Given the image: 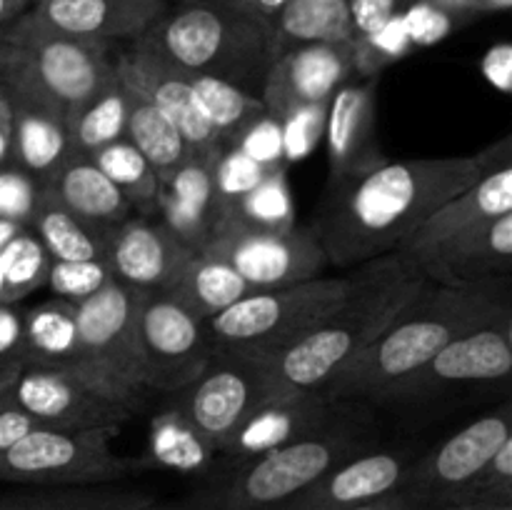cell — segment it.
<instances>
[{"instance_id": "7dc6e473", "label": "cell", "mask_w": 512, "mask_h": 510, "mask_svg": "<svg viewBox=\"0 0 512 510\" xmlns=\"http://www.w3.org/2000/svg\"><path fill=\"white\" fill-rule=\"evenodd\" d=\"M0 365H23V310L0 303Z\"/></svg>"}, {"instance_id": "f546056e", "label": "cell", "mask_w": 512, "mask_h": 510, "mask_svg": "<svg viewBox=\"0 0 512 510\" xmlns=\"http://www.w3.org/2000/svg\"><path fill=\"white\" fill-rule=\"evenodd\" d=\"M248 293H253V288L230 265L205 253L195 255L178 278V283L168 290L170 298L178 300L185 310H190L203 323L223 313L225 308L238 303Z\"/></svg>"}, {"instance_id": "d6a6232c", "label": "cell", "mask_w": 512, "mask_h": 510, "mask_svg": "<svg viewBox=\"0 0 512 510\" xmlns=\"http://www.w3.org/2000/svg\"><path fill=\"white\" fill-rule=\"evenodd\" d=\"M30 230L50 260H95L105 258V240L98 233L80 223L60 200L43 185L38 213H35Z\"/></svg>"}, {"instance_id": "11a10c76", "label": "cell", "mask_w": 512, "mask_h": 510, "mask_svg": "<svg viewBox=\"0 0 512 510\" xmlns=\"http://www.w3.org/2000/svg\"><path fill=\"white\" fill-rule=\"evenodd\" d=\"M30 8V0H0V25L13 23Z\"/></svg>"}, {"instance_id": "d6986e66", "label": "cell", "mask_w": 512, "mask_h": 510, "mask_svg": "<svg viewBox=\"0 0 512 510\" xmlns=\"http://www.w3.org/2000/svg\"><path fill=\"white\" fill-rule=\"evenodd\" d=\"M428 283L473 285L510 278L512 270V213L480 223L438 245L405 255Z\"/></svg>"}, {"instance_id": "6f0895ef", "label": "cell", "mask_w": 512, "mask_h": 510, "mask_svg": "<svg viewBox=\"0 0 512 510\" xmlns=\"http://www.w3.org/2000/svg\"><path fill=\"white\" fill-rule=\"evenodd\" d=\"M20 230H25L23 225H18V223H8V220H0V250H3L5 245H8L10 240H13L15 235L20 233Z\"/></svg>"}, {"instance_id": "1f68e13d", "label": "cell", "mask_w": 512, "mask_h": 510, "mask_svg": "<svg viewBox=\"0 0 512 510\" xmlns=\"http://www.w3.org/2000/svg\"><path fill=\"white\" fill-rule=\"evenodd\" d=\"M215 450L195 433L193 425L178 413L175 405L160 410L150 423L148 460L150 468H168L178 473H203L213 465Z\"/></svg>"}, {"instance_id": "ee69618b", "label": "cell", "mask_w": 512, "mask_h": 510, "mask_svg": "<svg viewBox=\"0 0 512 510\" xmlns=\"http://www.w3.org/2000/svg\"><path fill=\"white\" fill-rule=\"evenodd\" d=\"M235 148L243 150L255 163L268 165V168H285L283 155V125L273 115H260L235 143Z\"/></svg>"}, {"instance_id": "83f0119b", "label": "cell", "mask_w": 512, "mask_h": 510, "mask_svg": "<svg viewBox=\"0 0 512 510\" xmlns=\"http://www.w3.org/2000/svg\"><path fill=\"white\" fill-rule=\"evenodd\" d=\"M273 58L300 45H348L355 35L348 0H288L268 28Z\"/></svg>"}, {"instance_id": "60d3db41", "label": "cell", "mask_w": 512, "mask_h": 510, "mask_svg": "<svg viewBox=\"0 0 512 510\" xmlns=\"http://www.w3.org/2000/svg\"><path fill=\"white\" fill-rule=\"evenodd\" d=\"M113 273L105 258L95 260H50L48 275H45V288L53 293V298L65 303H83L90 295L110 283Z\"/></svg>"}, {"instance_id": "816d5d0a", "label": "cell", "mask_w": 512, "mask_h": 510, "mask_svg": "<svg viewBox=\"0 0 512 510\" xmlns=\"http://www.w3.org/2000/svg\"><path fill=\"white\" fill-rule=\"evenodd\" d=\"M13 163V113L8 93L0 85V168Z\"/></svg>"}, {"instance_id": "b9f144b4", "label": "cell", "mask_w": 512, "mask_h": 510, "mask_svg": "<svg viewBox=\"0 0 512 510\" xmlns=\"http://www.w3.org/2000/svg\"><path fill=\"white\" fill-rule=\"evenodd\" d=\"M40 195H43V185L33 175L13 163L0 168V220L30 228L38 213Z\"/></svg>"}, {"instance_id": "bcb514c9", "label": "cell", "mask_w": 512, "mask_h": 510, "mask_svg": "<svg viewBox=\"0 0 512 510\" xmlns=\"http://www.w3.org/2000/svg\"><path fill=\"white\" fill-rule=\"evenodd\" d=\"M355 35H370L403 10V0H348Z\"/></svg>"}, {"instance_id": "44dd1931", "label": "cell", "mask_w": 512, "mask_h": 510, "mask_svg": "<svg viewBox=\"0 0 512 510\" xmlns=\"http://www.w3.org/2000/svg\"><path fill=\"white\" fill-rule=\"evenodd\" d=\"M375 90L378 75L345 80L325 110V143H328L330 183L358 178L385 163L375 135Z\"/></svg>"}, {"instance_id": "f1b7e54d", "label": "cell", "mask_w": 512, "mask_h": 510, "mask_svg": "<svg viewBox=\"0 0 512 510\" xmlns=\"http://www.w3.org/2000/svg\"><path fill=\"white\" fill-rule=\"evenodd\" d=\"M120 80V78H118ZM123 83V80H120ZM128 93V123H125V138L140 150L150 168L155 170L160 183L170 178L183 163L193 158L195 150L185 143L180 130L150 103L145 95L125 85Z\"/></svg>"}, {"instance_id": "5b68a950", "label": "cell", "mask_w": 512, "mask_h": 510, "mask_svg": "<svg viewBox=\"0 0 512 510\" xmlns=\"http://www.w3.org/2000/svg\"><path fill=\"white\" fill-rule=\"evenodd\" d=\"M143 38L185 73L258 88V98L275 60L268 30L228 0H175Z\"/></svg>"}, {"instance_id": "30bf717a", "label": "cell", "mask_w": 512, "mask_h": 510, "mask_svg": "<svg viewBox=\"0 0 512 510\" xmlns=\"http://www.w3.org/2000/svg\"><path fill=\"white\" fill-rule=\"evenodd\" d=\"M512 370V318L463 333L440 348L428 363L378 395V403L420 405L458 390L505 380Z\"/></svg>"}, {"instance_id": "484cf974", "label": "cell", "mask_w": 512, "mask_h": 510, "mask_svg": "<svg viewBox=\"0 0 512 510\" xmlns=\"http://www.w3.org/2000/svg\"><path fill=\"white\" fill-rule=\"evenodd\" d=\"M45 188L103 240L115 225L135 215L128 198L105 178L93 160L83 155H73Z\"/></svg>"}, {"instance_id": "4316f807", "label": "cell", "mask_w": 512, "mask_h": 510, "mask_svg": "<svg viewBox=\"0 0 512 510\" xmlns=\"http://www.w3.org/2000/svg\"><path fill=\"white\" fill-rule=\"evenodd\" d=\"M8 100L13 113V165L33 175L40 185H48L73 158L68 125L43 105L13 95Z\"/></svg>"}, {"instance_id": "db71d44e", "label": "cell", "mask_w": 512, "mask_h": 510, "mask_svg": "<svg viewBox=\"0 0 512 510\" xmlns=\"http://www.w3.org/2000/svg\"><path fill=\"white\" fill-rule=\"evenodd\" d=\"M438 8H443L445 13L455 15H473V13H485L483 0H433Z\"/></svg>"}, {"instance_id": "52a82bcc", "label": "cell", "mask_w": 512, "mask_h": 510, "mask_svg": "<svg viewBox=\"0 0 512 510\" xmlns=\"http://www.w3.org/2000/svg\"><path fill=\"white\" fill-rule=\"evenodd\" d=\"M375 448V435L350 418H338L315 433L238 465L213 493L215 510H275L323 478L328 470Z\"/></svg>"}, {"instance_id": "9a60e30c", "label": "cell", "mask_w": 512, "mask_h": 510, "mask_svg": "<svg viewBox=\"0 0 512 510\" xmlns=\"http://www.w3.org/2000/svg\"><path fill=\"white\" fill-rule=\"evenodd\" d=\"M510 425L508 405L470 420L433 450L418 455L400 490L423 510H440L445 500L460 485L468 483L498 453L505 440L512 438Z\"/></svg>"}, {"instance_id": "8fae6325", "label": "cell", "mask_w": 512, "mask_h": 510, "mask_svg": "<svg viewBox=\"0 0 512 510\" xmlns=\"http://www.w3.org/2000/svg\"><path fill=\"white\" fill-rule=\"evenodd\" d=\"M138 290L110 280L105 288L75 305L80 348L95 378L113 393L140 403L145 368L138 345Z\"/></svg>"}, {"instance_id": "4fadbf2b", "label": "cell", "mask_w": 512, "mask_h": 510, "mask_svg": "<svg viewBox=\"0 0 512 510\" xmlns=\"http://www.w3.org/2000/svg\"><path fill=\"white\" fill-rule=\"evenodd\" d=\"M138 345L145 385L170 395L193 383L215 353L208 325L168 293L140 295Z\"/></svg>"}, {"instance_id": "7c38bea8", "label": "cell", "mask_w": 512, "mask_h": 510, "mask_svg": "<svg viewBox=\"0 0 512 510\" xmlns=\"http://www.w3.org/2000/svg\"><path fill=\"white\" fill-rule=\"evenodd\" d=\"M173 395L178 413L215 453H223L240 425L273 400L263 360L233 353H213L203 373Z\"/></svg>"}, {"instance_id": "e0dca14e", "label": "cell", "mask_w": 512, "mask_h": 510, "mask_svg": "<svg viewBox=\"0 0 512 510\" xmlns=\"http://www.w3.org/2000/svg\"><path fill=\"white\" fill-rule=\"evenodd\" d=\"M355 75L353 43L300 45L280 53L268 68L260 100L273 118L283 120L305 105H325Z\"/></svg>"}, {"instance_id": "3957f363", "label": "cell", "mask_w": 512, "mask_h": 510, "mask_svg": "<svg viewBox=\"0 0 512 510\" xmlns=\"http://www.w3.org/2000/svg\"><path fill=\"white\" fill-rule=\"evenodd\" d=\"M505 318H512L510 278L458 288L425 283L323 395L340 403L375 400L455 338Z\"/></svg>"}, {"instance_id": "2e32d148", "label": "cell", "mask_w": 512, "mask_h": 510, "mask_svg": "<svg viewBox=\"0 0 512 510\" xmlns=\"http://www.w3.org/2000/svg\"><path fill=\"white\" fill-rule=\"evenodd\" d=\"M113 70L125 85L150 100L185 138L195 153L223 150L208 113L193 90L190 75L170 63L140 35L128 48L113 50Z\"/></svg>"}, {"instance_id": "ba28073f", "label": "cell", "mask_w": 512, "mask_h": 510, "mask_svg": "<svg viewBox=\"0 0 512 510\" xmlns=\"http://www.w3.org/2000/svg\"><path fill=\"white\" fill-rule=\"evenodd\" d=\"M120 425L35 428L0 450V480L43 488L108 485L148 470L145 458H125L110 448Z\"/></svg>"}, {"instance_id": "94428289", "label": "cell", "mask_w": 512, "mask_h": 510, "mask_svg": "<svg viewBox=\"0 0 512 510\" xmlns=\"http://www.w3.org/2000/svg\"><path fill=\"white\" fill-rule=\"evenodd\" d=\"M485 3V10H505L510 8L512 0H483Z\"/></svg>"}, {"instance_id": "6da1fadb", "label": "cell", "mask_w": 512, "mask_h": 510, "mask_svg": "<svg viewBox=\"0 0 512 510\" xmlns=\"http://www.w3.org/2000/svg\"><path fill=\"white\" fill-rule=\"evenodd\" d=\"M505 163H512L510 135L473 155L385 160L358 178L328 183L313 225L325 258L358 268L400 253L433 210Z\"/></svg>"}, {"instance_id": "f5cc1de1", "label": "cell", "mask_w": 512, "mask_h": 510, "mask_svg": "<svg viewBox=\"0 0 512 510\" xmlns=\"http://www.w3.org/2000/svg\"><path fill=\"white\" fill-rule=\"evenodd\" d=\"M348 510H423L413 498L403 493V490H395V493L383 495L378 500H370V503L358 505V508H348Z\"/></svg>"}, {"instance_id": "680465c9", "label": "cell", "mask_w": 512, "mask_h": 510, "mask_svg": "<svg viewBox=\"0 0 512 510\" xmlns=\"http://www.w3.org/2000/svg\"><path fill=\"white\" fill-rule=\"evenodd\" d=\"M125 510H215L213 505H203V508H173V505H155L153 500H143V503L138 505H130V508Z\"/></svg>"}, {"instance_id": "8992f818", "label": "cell", "mask_w": 512, "mask_h": 510, "mask_svg": "<svg viewBox=\"0 0 512 510\" xmlns=\"http://www.w3.org/2000/svg\"><path fill=\"white\" fill-rule=\"evenodd\" d=\"M350 288L353 270L345 275H315L283 288L253 290L205 320L213 350L258 360L273 358L343 303Z\"/></svg>"}, {"instance_id": "e575fe53", "label": "cell", "mask_w": 512, "mask_h": 510, "mask_svg": "<svg viewBox=\"0 0 512 510\" xmlns=\"http://www.w3.org/2000/svg\"><path fill=\"white\" fill-rule=\"evenodd\" d=\"M90 160L128 198V203L133 205V213L143 215V218L158 215L160 180L148 160L140 155V150L128 138L103 145L90 155Z\"/></svg>"}, {"instance_id": "6125c7cd", "label": "cell", "mask_w": 512, "mask_h": 510, "mask_svg": "<svg viewBox=\"0 0 512 510\" xmlns=\"http://www.w3.org/2000/svg\"><path fill=\"white\" fill-rule=\"evenodd\" d=\"M3 368H8V365H0V370H3Z\"/></svg>"}, {"instance_id": "f907efd6", "label": "cell", "mask_w": 512, "mask_h": 510, "mask_svg": "<svg viewBox=\"0 0 512 510\" xmlns=\"http://www.w3.org/2000/svg\"><path fill=\"white\" fill-rule=\"evenodd\" d=\"M228 3H233L235 8L248 13L250 18L258 20V23L268 30L270 23L275 20V15L283 10V5L288 3V0H228Z\"/></svg>"}, {"instance_id": "ab89813d", "label": "cell", "mask_w": 512, "mask_h": 510, "mask_svg": "<svg viewBox=\"0 0 512 510\" xmlns=\"http://www.w3.org/2000/svg\"><path fill=\"white\" fill-rule=\"evenodd\" d=\"M448 505H503L512 508V438L500 445L498 453L468 480L460 485L443 508Z\"/></svg>"}, {"instance_id": "ffe728a7", "label": "cell", "mask_w": 512, "mask_h": 510, "mask_svg": "<svg viewBox=\"0 0 512 510\" xmlns=\"http://www.w3.org/2000/svg\"><path fill=\"white\" fill-rule=\"evenodd\" d=\"M418 455L405 448H370L315 480L275 510H348L395 493Z\"/></svg>"}, {"instance_id": "9c48e42d", "label": "cell", "mask_w": 512, "mask_h": 510, "mask_svg": "<svg viewBox=\"0 0 512 510\" xmlns=\"http://www.w3.org/2000/svg\"><path fill=\"white\" fill-rule=\"evenodd\" d=\"M203 253L230 265L253 290L310 280L323 275L328 265L313 228L295 225L283 233H270L243 225L230 215H220Z\"/></svg>"}, {"instance_id": "8d00e7d4", "label": "cell", "mask_w": 512, "mask_h": 510, "mask_svg": "<svg viewBox=\"0 0 512 510\" xmlns=\"http://www.w3.org/2000/svg\"><path fill=\"white\" fill-rule=\"evenodd\" d=\"M150 500L135 490H115L108 485H83V488H53L25 498L3 500L0 510H125Z\"/></svg>"}, {"instance_id": "91938a15", "label": "cell", "mask_w": 512, "mask_h": 510, "mask_svg": "<svg viewBox=\"0 0 512 510\" xmlns=\"http://www.w3.org/2000/svg\"><path fill=\"white\" fill-rule=\"evenodd\" d=\"M440 510H512V508H503V505H448V508Z\"/></svg>"}, {"instance_id": "836d02e7", "label": "cell", "mask_w": 512, "mask_h": 510, "mask_svg": "<svg viewBox=\"0 0 512 510\" xmlns=\"http://www.w3.org/2000/svg\"><path fill=\"white\" fill-rule=\"evenodd\" d=\"M188 75L223 148H230V145L238 143L240 135H243L260 115L268 113L258 95L238 88V85L230 83V80L213 78V75Z\"/></svg>"}, {"instance_id": "74e56055", "label": "cell", "mask_w": 512, "mask_h": 510, "mask_svg": "<svg viewBox=\"0 0 512 510\" xmlns=\"http://www.w3.org/2000/svg\"><path fill=\"white\" fill-rule=\"evenodd\" d=\"M223 215H230L250 228L270 230V233L295 228V205L288 180H285V168L270 173L258 188L250 190L233 210Z\"/></svg>"}, {"instance_id": "9f6ffc18", "label": "cell", "mask_w": 512, "mask_h": 510, "mask_svg": "<svg viewBox=\"0 0 512 510\" xmlns=\"http://www.w3.org/2000/svg\"><path fill=\"white\" fill-rule=\"evenodd\" d=\"M20 368H23V365H8V368L0 370V408H5V405H8L10 385H13L15 375H18Z\"/></svg>"}, {"instance_id": "7402d4cb", "label": "cell", "mask_w": 512, "mask_h": 510, "mask_svg": "<svg viewBox=\"0 0 512 510\" xmlns=\"http://www.w3.org/2000/svg\"><path fill=\"white\" fill-rule=\"evenodd\" d=\"M168 0H30V13L55 33L113 48L148 33Z\"/></svg>"}, {"instance_id": "c3c4849f", "label": "cell", "mask_w": 512, "mask_h": 510, "mask_svg": "<svg viewBox=\"0 0 512 510\" xmlns=\"http://www.w3.org/2000/svg\"><path fill=\"white\" fill-rule=\"evenodd\" d=\"M483 73L493 88L500 93H510L512 88V48L510 43H498L485 53Z\"/></svg>"}, {"instance_id": "4dcf8cb0", "label": "cell", "mask_w": 512, "mask_h": 510, "mask_svg": "<svg viewBox=\"0 0 512 510\" xmlns=\"http://www.w3.org/2000/svg\"><path fill=\"white\" fill-rule=\"evenodd\" d=\"M128 93L113 70V78L65 118L73 155L90 158L103 145L125 138Z\"/></svg>"}, {"instance_id": "7a4b0ae2", "label": "cell", "mask_w": 512, "mask_h": 510, "mask_svg": "<svg viewBox=\"0 0 512 510\" xmlns=\"http://www.w3.org/2000/svg\"><path fill=\"white\" fill-rule=\"evenodd\" d=\"M428 280L403 253L353 268V288L303 338L273 358H265L273 400L323 395L325 388L378 338L405 303Z\"/></svg>"}, {"instance_id": "603a6c76", "label": "cell", "mask_w": 512, "mask_h": 510, "mask_svg": "<svg viewBox=\"0 0 512 510\" xmlns=\"http://www.w3.org/2000/svg\"><path fill=\"white\" fill-rule=\"evenodd\" d=\"M345 403L330 400L325 395H295V398L268 400L260 405L243 425L223 455L238 465L270 453V450L288 445L303 435L325 428L340 415Z\"/></svg>"}, {"instance_id": "f6af8a7d", "label": "cell", "mask_w": 512, "mask_h": 510, "mask_svg": "<svg viewBox=\"0 0 512 510\" xmlns=\"http://www.w3.org/2000/svg\"><path fill=\"white\" fill-rule=\"evenodd\" d=\"M403 23L408 28L410 43L433 45L453 30L455 18L450 13H445L443 8H438L433 0H413L403 10Z\"/></svg>"}, {"instance_id": "681fc988", "label": "cell", "mask_w": 512, "mask_h": 510, "mask_svg": "<svg viewBox=\"0 0 512 510\" xmlns=\"http://www.w3.org/2000/svg\"><path fill=\"white\" fill-rule=\"evenodd\" d=\"M43 428L35 418H30L23 410L13 408V405H5L0 408V450H5L8 445H13L15 440H20L23 435H28L30 430Z\"/></svg>"}, {"instance_id": "d4e9b609", "label": "cell", "mask_w": 512, "mask_h": 510, "mask_svg": "<svg viewBox=\"0 0 512 510\" xmlns=\"http://www.w3.org/2000/svg\"><path fill=\"white\" fill-rule=\"evenodd\" d=\"M23 365L65 370V373L80 375V378L105 388L95 378L90 365L85 363L78 323H75V305L58 298H48L23 310Z\"/></svg>"}, {"instance_id": "d590c367", "label": "cell", "mask_w": 512, "mask_h": 510, "mask_svg": "<svg viewBox=\"0 0 512 510\" xmlns=\"http://www.w3.org/2000/svg\"><path fill=\"white\" fill-rule=\"evenodd\" d=\"M50 255L30 228L0 250V303H18L45 285Z\"/></svg>"}, {"instance_id": "277c9868", "label": "cell", "mask_w": 512, "mask_h": 510, "mask_svg": "<svg viewBox=\"0 0 512 510\" xmlns=\"http://www.w3.org/2000/svg\"><path fill=\"white\" fill-rule=\"evenodd\" d=\"M110 78V45L55 33L30 8L0 25V85L13 98L43 105L65 120Z\"/></svg>"}, {"instance_id": "5bb4252c", "label": "cell", "mask_w": 512, "mask_h": 510, "mask_svg": "<svg viewBox=\"0 0 512 510\" xmlns=\"http://www.w3.org/2000/svg\"><path fill=\"white\" fill-rule=\"evenodd\" d=\"M8 405L23 410L43 428H100L123 425L138 413L140 403L80 375L53 368L23 365L8 393Z\"/></svg>"}, {"instance_id": "f35d334b", "label": "cell", "mask_w": 512, "mask_h": 510, "mask_svg": "<svg viewBox=\"0 0 512 510\" xmlns=\"http://www.w3.org/2000/svg\"><path fill=\"white\" fill-rule=\"evenodd\" d=\"M283 168H268V165L255 163L253 158L243 153L240 148L230 145V148L220 150L218 160L213 168V190H215V208H218V218L228 210H233L245 195L253 188H258L270 173Z\"/></svg>"}, {"instance_id": "cb8c5ba5", "label": "cell", "mask_w": 512, "mask_h": 510, "mask_svg": "<svg viewBox=\"0 0 512 510\" xmlns=\"http://www.w3.org/2000/svg\"><path fill=\"white\" fill-rule=\"evenodd\" d=\"M512 213V163L490 170L425 218L400 253L415 255L480 223Z\"/></svg>"}, {"instance_id": "ac0fdd59", "label": "cell", "mask_w": 512, "mask_h": 510, "mask_svg": "<svg viewBox=\"0 0 512 510\" xmlns=\"http://www.w3.org/2000/svg\"><path fill=\"white\" fill-rule=\"evenodd\" d=\"M195 255L160 220L143 215H130L105 235L110 273L138 293H168Z\"/></svg>"}, {"instance_id": "7bdbcfd3", "label": "cell", "mask_w": 512, "mask_h": 510, "mask_svg": "<svg viewBox=\"0 0 512 510\" xmlns=\"http://www.w3.org/2000/svg\"><path fill=\"white\" fill-rule=\"evenodd\" d=\"M325 105H305V108L293 110L280 120L283 125V155L285 160H303L305 155L313 153L318 140L323 138L325 130Z\"/></svg>"}]
</instances>
